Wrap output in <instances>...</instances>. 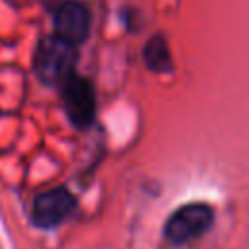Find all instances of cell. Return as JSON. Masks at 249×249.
<instances>
[{"label": "cell", "instance_id": "3", "mask_svg": "<svg viewBox=\"0 0 249 249\" xmlns=\"http://www.w3.org/2000/svg\"><path fill=\"white\" fill-rule=\"evenodd\" d=\"M62 109L74 128L86 130L95 123V89L86 76L70 74L60 84Z\"/></svg>", "mask_w": 249, "mask_h": 249}, {"label": "cell", "instance_id": "5", "mask_svg": "<svg viewBox=\"0 0 249 249\" xmlns=\"http://www.w3.org/2000/svg\"><path fill=\"white\" fill-rule=\"evenodd\" d=\"M54 35L78 47L91 31V12L80 0H64L54 10Z\"/></svg>", "mask_w": 249, "mask_h": 249}, {"label": "cell", "instance_id": "4", "mask_svg": "<svg viewBox=\"0 0 249 249\" xmlns=\"http://www.w3.org/2000/svg\"><path fill=\"white\" fill-rule=\"evenodd\" d=\"M76 204V196L66 187L43 191L31 202V224L39 230H53L74 214Z\"/></svg>", "mask_w": 249, "mask_h": 249}, {"label": "cell", "instance_id": "2", "mask_svg": "<svg viewBox=\"0 0 249 249\" xmlns=\"http://www.w3.org/2000/svg\"><path fill=\"white\" fill-rule=\"evenodd\" d=\"M214 208L206 202H189L169 214L163 224V237L171 245H187L202 237L214 226Z\"/></svg>", "mask_w": 249, "mask_h": 249}, {"label": "cell", "instance_id": "1", "mask_svg": "<svg viewBox=\"0 0 249 249\" xmlns=\"http://www.w3.org/2000/svg\"><path fill=\"white\" fill-rule=\"evenodd\" d=\"M76 49L78 47L66 43L56 35L43 37L33 54L35 76L45 86H60L70 74H74L78 60Z\"/></svg>", "mask_w": 249, "mask_h": 249}, {"label": "cell", "instance_id": "6", "mask_svg": "<svg viewBox=\"0 0 249 249\" xmlns=\"http://www.w3.org/2000/svg\"><path fill=\"white\" fill-rule=\"evenodd\" d=\"M144 62L156 74L173 72V58L169 51V43L163 33H156L144 45Z\"/></svg>", "mask_w": 249, "mask_h": 249}]
</instances>
